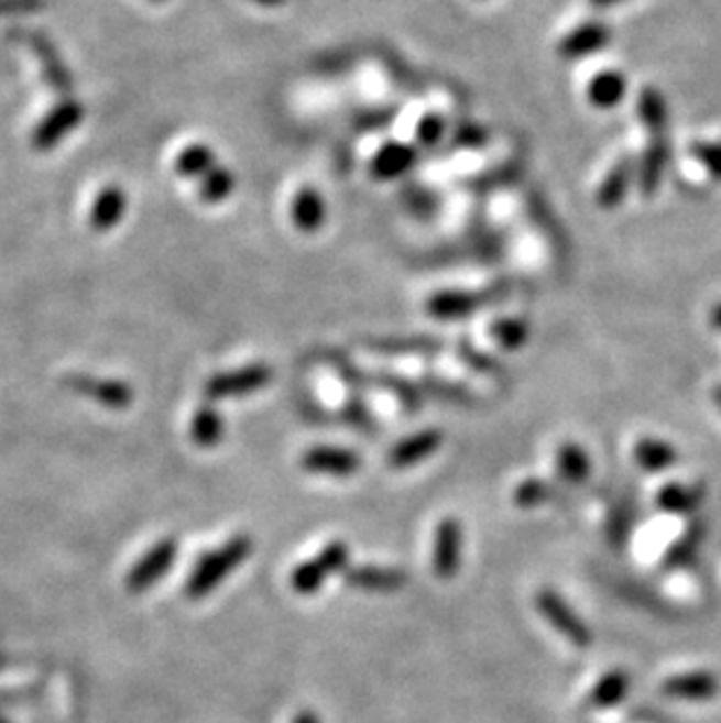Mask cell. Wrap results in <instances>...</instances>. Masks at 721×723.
<instances>
[{"label":"cell","mask_w":721,"mask_h":723,"mask_svg":"<svg viewBox=\"0 0 721 723\" xmlns=\"http://www.w3.org/2000/svg\"><path fill=\"white\" fill-rule=\"evenodd\" d=\"M251 550H253V541L249 539V536L237 534L218 550L207 552L190 573V579L186 583V595L190 600L207 598L211 590H216L220 583L226 581L230 571H234L249 558Z\"/></svg>","instance_id":"6da1fadb"},{"label":"cell","mask_w":721,"mask_h":723,"mask_svg":"<svg viewBox=\"0 0 721 723\" xmlns=\"http://www.w3.org/2000/svg\"><path fill=\"white\" fill-rule=\"evenodd\" d=\"M504 298V286H490L480 291H440L427 300V311L438 321H457Z\"/></svg>","instance_id":"7a4b0ae2"},{"label":"cell","mask_w":721,"mask_h":723,"mask_svg":"<svg viewBox=\"0 0 721 723\" xmlns=\"http://www.w3.org/2000/svg\"><path fill=\"white\" fill-rule=\"evenodd\" d=\"M349 562V546L345 541H332L321 548L309 562H303L291 573V588L298 595H314L332 573L345 571Z\"/></svg>","instance_id":"3957f363"},{"label":"cell","mask_w":721,"mask_h":723,"mask_svg":"<svg viewBox=\"0 0 721 723\" xmlns=\"http://www.w3.org/2000/svg\"><path fill=\"white\" fill-rule=\"evenodd\" d=\"M272 382V368L265 363H251L228 373H218L205 384V394L209 401H226V398H242L261 392L263 386Z\"/></svg>","instance_id":"277c9868"},{"label":"cell","mask_w":721,"mask_h":723,"mask_svg":"<svg viewBox=\"0 0 721 723\" xmlns=\"http://www.w3.org/2000/svg\"><path fill=\"white\" fill-rule=\"evenodd\" d=\"M536 609H539V614L558 629V633L575 644L577 648H588L593 644V629H590L575 609H571L556 590H539L536 592Z\"/></svg>","instance_id":"5b68a950"},{"label":"cell","mask_w":721,"mask_h":723,"mask_svg":"<svg viewBox=\"0 0 721 723\" xmlns=\"http://www.w3.org/2000/svg\"><path fill=\"white\" fill-rule=\"evenodd\" d=\"M461 548H465V532L457 517H443L434 532V550H431V567L434 573L443 581L457 577L461 567Z\"/></svg>","instance_id":"8992f818"},{"label":"cell","mask_w":721,"mask_h":723,"mask_svg":"<svg viewBox=\"0 0 721 723\" xmlns=\"http://www.w3.org/2000/svg\"><path fill=\"white\" fill-rule=\"evenodd\" d=\"M176 555H178L176 539H170V536H166V539L157 541L132 569H129L127 588L132 592H143L151 585H155L164 577V573L172 569Z\"/></svg>","instance_id":"52a82bcc"},{"label":"cell","mask_w":721,"mask_h":723,"mask_svg":"<svg viewBox=\"0 0 721 723\" xmlns=\"http://www.w3.org/2000/svg\"><path fill=\"white\" fill-rule=\"evenodd\" d=\"M301 463L307 473L336 478L354 475L361 469V459L357 452L336 448V445H314V448L303 454Z\"/></svg>","instance_id":"ba28073f"},{"label":"cell","mask_w":721,"mask_h":723,"mask_svg":"<svg viewBox=\"0 0 721 723\" xmlns=\"http://www.w3.org/2000/svg\"><path fill=\"white\" fill-rule=\"evenodd\" d=\"M83 118H85V108L78 101L68 99L59 103L33 132V145L39 147V151H50V147L57 145L64 136H68Z\"/></svg>","instance_id":"9c48e42d"},{"label":"cell","mask_w":721,"mask_h":723,"mask_svg":"<svg viewBox=\"0 0 721 723\" xmlns=\"http://www.w3.org/2000/svg\"><path fill=\"white\" fill-rule=\"evenodd\" d=\"M670 162V143L668 136H652L649 145L644 147V155L637 162V185L644 197H654L665 178V169Z\"/></svg>","instance_id":"30bf717a"},{"label":"cell","mask_w":721,"mask_h":723,"mask_svg":"<svg viewBox=\"0 0 721 723\" xmlns=\"http://www.w3.org/2000/svg\"><path fill=\"white\" fill-rule=\"evenodd\" d=\"M68 386L73 392L89 396L91 401L110 407V410H124V407H129L134 401L132 386L120 380H97V377L78 375V377H68Z\"/></svg>","instance_id":"8fae6325"},{"label":"cell","mask_w":721,"mask_h":723,"mask_svg":"<svg viewBox=\"0 0 721 723\" xmlns=\"http://www.w3.org/2000/svg\"><path fill=\"white\" fill-rule=\"evenodd\" d=\"M635 178H637L635 157L625 155V157L616 160L612 169H609L607 176L602 178L600 188H598L600 209H607V211L619 209L623 204V199L627 197V193H631Z\"/></svg>","instance_id":"7c38bea8"},{"label":"cell","mask_w":721,"mask_h":723,"mask_svg":"<svg viewBox=\"0 0 721 723\" xmlns=\"http://www.w3.org/2000/svg\"><path fill=\"white\" fill-rule=\"evenodd\" d=\"M345 583L357 590L368 592H396L408 583V573L392 567H375V565H361L345 569Z\"/></svg>","instance_id":"4fadbf2b"},{"label":"cell","mask_w":721,"mask_h":723,"mask_svg":"<svg viewBox=\"0 0 721 723\" xmlns=\"http://www.w3.org/2000/svg\"><path fill=\"white\" fill-rule=\"evenodd\" d=\"M24 43L31 45V50L35 52V57L43 64L45 70V78L50 83L52 89H57L59 95H66L73 87V78L68 73V66L62 62L57 47L52 45V41L43 33H35V31H26L24 33Z\"/></svg>","instance_id":"5bb4252c"},{"label":"cell","mask_w":721,"mask_h":723,"mask_svg":"<svg viewBox=\"0 0 721 723\" xmlns=\"http://www.w3.org/2000/svg\"><path fill=\"white\" fill-rule=\"evenodd\" d=\"M443 445V434L438 429H424L405 440L396 442L390 452L392 469H411L415 463L436 454Z\"/></svg>","instance_id":"9a60e30c"},{"label":"cell","mask_w":721,"mask_h":723,"mask_svg":"<svg viewBox=\"0 0 721 723\" xmlns=\"http://www.w3.org/2000/svg\"><path fill=\"white\" fill-rule=\"evenodd\" d=\"M612 41V31L602 22H586L567 33L560 43V57L565 59H586L590 54L600 52Z\"/></svg>","instance_id":"2e32d148"},{"label":"cell","mask_w":721,"mask_h":723,"mask_svg":"<svg viewBox=\"0 0 721 723\" xmlns=\"http://www.w3.org/2000/svg\"><path fill=\"white\" fill-rule=\"evenodd\" d=\"M663 695L689 702H706L719 693V681L710 672H691L665 679L660 686Z\"/></svg>","instance_id":"e0dca14e"},{"label":"cell","mask_w":721,"mask_h":723,"mask_svg":"<svg viewBox=\"0 0 721 723\" xmlns=\"http://www.w3.org/2000/svg\"><path fill=\"white\" fill-rule=\"evenodd\" d=\"M415 160H417V151L413 145L390 141L384 143L378 155L373 157L371 172L378 180H394L401 178L403 174H408L413 169Z\"/></svg>","instance_id":"ac0fdd59"},{"label":"cell","mask_w":721,"mask_h":723,"mask_svg":"<svg viewBox=\"0 0 721 723\" xmlns=\"http://www.w3.org/2000/svg\"><path fill=\"white\" fill-rule=\"evenodd\" d=\"M291 216L295 228L301 232H319L326 222V201L319 195V190L314 188H303L298 195L293 199V207H291Z\"/></svg>","instance_id":"d6986e66"},{"label":"cell","mask_w":721,"mask_h":723,"mask_svg":"<svg viewBox=\"0 0 721 723\" xmlns=\"http://www.w3.org/2000/svg\"><path fill=\"white\" fill-rule=\"evenodd\" d=\"M223 436H226V421L220 417V413L211 403L199 405L190 421V440L201 450H211L223 440Z\"/></svg>","instance_id":"ffe728a7"},{"label":"cell","mask_w":721,"mask_h":723,"mask_svg":"<svg viewBox=\"0 0 721 723\" xmlns=\"http://www.w3.org/2000/svg\"><path fill=\"white\" fill-rule=\"evenodd\" d=\"M635 461L640 463V469L649 471V473H663L675 467L677 461V450L668 440L660 438H640L635 442Z\"/></svg>","instance_id":"44dd1931"},{"label":"cell","mask_w":721,"mask_h":723,"mask_svg":"<svg viewBox=\"0 0 721 723\" xmlns=\"http://www.w3.org/2000/svg\"><path fill=\"white\" fill-rule=\"evenodd\" d=\"M124 211H127L124 190L118 188V185H110V188H106L95 201V209H91V228L97 232L113 230L122 220Z\"/></svg>","instance_id":"7402d4cb"},{"label":"cell","mask_w":721,"mask_h":723,"mask_svg":"<svg viewBox=\"0 0 721 723\" xmlns=\"http://www.w3.org/2000/svg\"><path fill=\"white\" fill-rule=\"evenodd\" d=\"M627 78L619 70H602L588 85V99L598 108H614L623 101Z\"/></svg>","instance_id":"603a6c76"},{"label":"cell","mask_w":721,"mask_h":723,"mask_svg":"<svg viewBox=\"0 0 721 723\" xmlns=\"http://www.w3.org/2000/svg\"><path fill=\"white\" fill-rule=\"evenodd\" d=\"M637 118L649 129L652 136L668 132V103L656 87H642L637 97Z\"/></svg>","instance_id":"cb8c5ba5"},{"label":"cell","mask_w":721,"mask_h":723,"mask_svg":"<svg viewBox=\"0 0 721 723\" xmlns=\"http://www.w3.org/2000/svg\"><path fill=\"white\" fill-rule=\"evenodd\" d=\"M558 461V473L569 485H581L593 473V467H590V457L581 448L579 442H562L560 450L556 454Z\"/></svg>","instance_id":"d4e9b609"},{"label":"cell","mask_w":721,"mask_h":723,"mask_svg":"<svg viewBox=\"0 0 721 723\" xmlns=\"http://www.w3.org/2000/svg\"><path fill=\"white\" fill-rule=\"evenodd\" d=\"M702 502V490L691 488V485H679V482H668V485L660 488L656 494V506L660 511L668 513H691L700 506Z\"/></svg>","instance_id":"484cf974"},{"label":"cell","mask_w":721,"mask_h":723,"mask_svg":"<svg viewBox=\"0 0 721 723\" xmlns=\"http://www.w3.org/2000/svg\"><path fill=\"white\" fill-rule=\"evenodd\" d=\"M627 689H631V677H627L623 670H612L593 686L588 702L598 710L614 708V704H619L627 695Z\"/></svg>","instance_id":"4316f807"},{"label":"cell","mask_w":721,"mask_h":723,"mask_svg":"<svg viewBox=\"0 0 721 723\" xmlns=\"http://www.w3.org/2000/svg\"><path fill=\"white\" fill-rule=\"evenodd\" d=\"M216 155L209 145L205 143H195V145H188L186 151H183L176 160V169L181 176H188V178H195V176H201L205 178L211 169H216Z\"/></svg>","instance_id":"83f0119b"},{"label":"cell","mask_w":721,"mask_h":723,"mask_svg":"<svg viewBox=\"0 0 721 723\" xmlns=\"http://www.w3.org/2000/svg\"><path fill=\"white\" fill-rule=\"evenodd\" d=\"M368 347L386 357H411V354H431L440 349V342L434 338H401V340H375Z\"/></svg>","instance_id":"f1b7e54d"},{"label":"cell","mask_w":721,"mask_h":723,"mask_svg":"<svg viewBox=\"0 0 721 723\" xmlns=\"http://www.w3.org/2000/svg\"><path fill=\"white\" fill-rule=\"evenodd\" d=\"M556 485H550L544 478H527L513 490V502L517 508H536L548 504L556 496Z\"/></svg>","instance_id":"f546056e"},{"label":"cell","mask_w":721,"mask_h":723,"mask_svg":"<svg viewBox=\"0 0 721 723\" xmlns=\"http://www.w3.org/2000/svg\"><path fill=\"white\" fill-rule=\"evenodd\" d=\"M234 193V174L226 166H216L199 185V195L209 204H220Z\"/></svg>","instance_id":"4dcf8cb0"},{"label":"cell","mask_w":721,"mask_h":723,"mask_svg":"<svg viewBox=\"0 0 721 723\" xmlns=\"http://www.w3.org/2000/svg\"><path fill=\"white\" fill-rule=\"evenodd\" d=\"M490 330H492V338L499 344H502L504 349H509V351L521 349L527 342V338H529V326H527V321L515 319V317L494 321Z\"/></svg>","instance_id":"1f68e13d"},{"label":"cell","mask_w":721,"mask_h":723,"mask_svg":"<svg viewBox=\"0 0 721 723\" xmlns=\"http://www.w3.org/2000/svg\"><path fill=\"white\" fill-rule=\"evenodd\" d=\"M419 386L424 392L440 398V401H448V403H459V405H469L473 403V396L469 394L467 386L448 382V380H440V377H422Z\"/></svg>","instance_id":"d6a6232c"},{"label":"cell","mask_w":721,"mask_h":723,"mask_svg":"<svg viewBox=\"0 0 721 723\" xmlns=\"http://www.w3.org/2000/svg\"><path fill=\"white\" fill-rule=\"evenodd\" d=\"M633 504L631 502H621L616 504V508L609 515V523H607V539L612 541V546H623L627 534H631L633 527Z\"/></svg>","instance_id":"836d02e7"},{"label":"cell","mask_w":721,"mask_h":723,"mask_svg":"<svg viewBox=\"0 0 721 723\" xmlns=\"http://www.w3.org/2000/svg\"><path fill=\"white\" fill-rule=\"evenodd\" d=\"M700 539H702V529L696 525L687 534H684L681 539L668 550V558H665V565H668V567H681V565H687L689 560H693V555H696V548H698Z\"/></svg>","instance_id":"e575fe53"},{"label":"cell","mask_w":721,"mask_h":723,"mask_svg":"<svg viewBox=\"0 0 721 723\" xmlns=\"http://www.w3.org/2000/svg\"><path fill=\"white\" fill-rule=\"evenodd\" d=\"M448 132V124H446V118L438 116V113H429V116H424L419 122H417V143L422 147H436L443 136H446Z\"/></svg>","instance_id":"d590c367"},{"label":"cell","mask_w":721,"mask_h":723,"mask_svg":"<svg viewBox=\"0 0 721 723\" xmlns=\"http://www.w3.org/2000/svg\"><path fill=\"white\" fill-rule=\"evenodd\" d=\"M488 139H490L488 129L478 122H461L452 134L455 145L465 147V151H478V147H483L488 143Z\"/></svg>","instance_id":"8d00e7d4"},{"label":"cell","mask_w":721,"mask_h":723,"mask_svg":"<svg viewBox=\"0 0 721 723\" xmlns=\"http://www.w3.org/2000/svg\"><path fill=\"white\" fill-rule=\"evenodd\" d=\"M457 349H459V357H461V361H465L467 365H471V368L476 370V373H483V375H496L499 363H496L492 357H488L485 351H480V349L471 347L467 340H461V342L457 344Z\"/></svg>","instance_id":"74e56055"},{"label":"cell","mask_w":721,"mask_h":723,"mask_svg":"<svg viewBox=\"0 0 721 723\" xmlns=\"http://www.w3.org/2000/svg\"><path fill=\"white\" fill-rule=\"evenodd\" d=\"M378 382L390 388V392H394L411 413H415L417 407L422 405V392H417V388L411 382H405V380L394 377V375H382V377H378Z\"/></svg>","instance_id":"f35d334b"},{"label":"cell","mask_w":721,"mask_h":723,"mask_svg":"<svg viewBox=\"0 0 721 723\" xmlns=\"http://www.w3.org/2000/svg\"><path fill=\"white\" fill-rule=\"evenodd\" d=\"M691 155L706 166L714 178H721V143H710V141L693 143Z\"/></svg>","instance_id":"ab89813d"},{"label":"cell","mask_w":721,"mask_h":723,"mask_svg":"<svg viewBox=\"0 0 721 723\" xmlns=\"http://www.w3.org/2000/svg\"><path fill=\"white\" fill-rule=\"evenodd\" d=\"M345 419H347L349 424L359 426V429H363V426H365V429H371V426H373V419H371V415H368L365 405H361V403H357V401H351V403L345 407Z\"/></svg>","instance_id":"60d3db41"},{"label":"cell","mask_w":721,"mask_h":723,"mask_svg":"<svg viewBox=\"0 0 721 723\" xmlns=\"http://www.w3.org/2000/svg\"><path fill=\"white\" fill-rule=\"evenodd\" d=\"M43 0H0V17L3 14H20L41 10Z\"/></svg>","instance_id":"b9f144b4"},{"label":"cell","mask_w":721,"mask_h":723,"mask_svg":"<svg viewBox=\"0 0 721 723\" xmlns=\"http://www.w3.org/2000/svg\"><path fill=\"white\" fill-rule=\"evenodd\" d=\"M291 723H321V721H319V716L314 714L312 710H303V712L295 714V719Z\"/></svg>","instance_id":"7bdbcfd3"},{"label":"cell","mask_w":721,"mask_h":723,"mask_svg":"<svg viewBox=\"0 0 721 723\" xmlns=\"http://www.w3.org/2000/svg\"><path fill=\"white\" fill-rule=\"evenodd\" d=\"M590 3H593L596 8H612V6L625 3V0H590Z\"/></svg>","instance_id":"ee69618b"},{"label":"cell","mask_w":721,"mask_h":723,"mask_svg":"<svg viewBox=\"0 0 721 723\" xmlns=\"http://www.w3.org/2000/svg\"><path fill=\"white\" fill-rule=\"evenodd\" d=\"M253 3L263 6V8H280V6L286 3V0H253Z\"/></svg>","instance_id":"f6af8a7d"},{"label":"cell","mask_w":721,"mask_h":723,"mask_svg":"<svg viewBox=\"0 0 721 723\" xmlns=\"http://www.w3.org/2000/svg\"><path fill=\"white\" fill-rule=\"evenodd\" d=\"M712 326H717V328H721V303L712 309Z\"/></svg>","instance_id":"bcb514c9"},{"label":"cell","mask_w":721,"mask_h":723,"mask_svg":"<svg viewBox=\"0 0 721 723\" xmlns=\"http://www.w3.org/2000/svg\"><path fill=\"white\" fill-rule=\"evenodd\" d=\"M714 401H717V405L721 407V386H717V388H714Z\"/></svg>","instance_id":"7dc6e473"},{"label":"cell","mask_w":721,"mask_h":723,"mask_svg":"<svg viewBox=\"0 0 721 723\" xmlns=\"http://www.w3.org/2000/svg\"><path fill=\"white\" fill-rule=\"evenodd\" d=\"M0 723H10V721H6V719H3V716H0Z\"/></svg>","instance_id":"c3c4849f"},{"label":"cell","mask_w":721,"mask_h":723,"mask_svg":"<svg viewBox=\"0 0 721 723\" xmlns=\"http://www.w3.org/2000/svg\"><path fill=\"white\" fill-rule=\"evenodd\" d=\"M155 3H162V0H155Z\"/></svg>","instance_id":"681fc988"}]
</instances>
